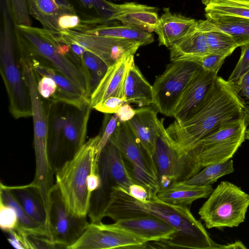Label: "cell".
Instances as JSON below:
<instances>
[{"instance_id":"obj_11","label":"cell","mask_w":249,"mask_h":249,"mask_svg":"<svg viewBox=\"0 0 249 249\" xmlns=\"http://www.w3.org/2000/svg\"><path fill=\"white\" fill-rule=\"evenodd\" d=\"M147 241L116 226L89 223L80 237L67 249H145Z\"/></svg>"},{"instance_id":"obj_15","label":"cell","mask_w":249,"mask_h":249,"mask_svg":"<svg viewBox=\"0 0 249 249\" xmlns=\"http://www.w3.org/2000/svg\"><path fill=\"white\" fill-rule=\"evenodd\" d=\"M217 74L202 67L188 83L175 110L173 116L180 124L185 122L205 98Z\"/></svg>"},{"instance_id":"obj_49","label":"cell","mask_w":249,"mask_h":249,"mask_svg":"<svg viewBox=\"0 0 249 249\" xmlns=\"http://www.w3.org/2000/svg\"><path fill=\"white\" fill-rule=\"evenodd\" d=\"M221 249H247L245 246L243 244V243L240 241H236L234 243H232L231 244H227V245H222L221 247Z\"/></svg>"},{"instance_id":"obj_9","label":"cell","mask_w":249,"mask_h":249,"mask_svg":"<svg viewBox=\"0 0 249 249\" xmlns=\"http://www.w3.org/2000/svg\"><path fill=\"white\" fill-rule=\"evenodd\" d=\"M62 41L75 44L99 57L108 67L122 58L135 54L142 46L138 41L116 37L88 34L73 30L58 32Z\"/></svg>"},{"instance_id":"obj_2","label":"cell","mask_w":249,"mask_h":249,"mask_svg":"<svg viewBox=\"0 0 249 249\" xmlns=\"http://www.w3.org/2000/svg\"><path fill=\"white\" fill-rule=\"evenodd\" d=\"M245 102L234 83L217 76L190 117L181 124L175 121L165 131L181 151L189 153L201 140L222 125L243 116Z\"/></svg>"},{"instance_id":"obj_14","label":"cell","mask_w":249,"mask_h":249,"mask_svg":"<svg viewBox=\"0 0 249 249\" xmlns=\"http://www.w3.org/2000/svg\"><path fill=\"white\" fill-rule=\"evenodd\" d=\"M29 58L38 76L50 77L57 85L56 93L50 104L60 103L79 109L89 104V98L78 85L51 66L36 58Z\"/></svg>"},{"instance_id":"obj_1","label":"cell","mask_w":249,"mask_h":249,"mask_svg":"<svg viewBox=\"0 0 249 249\" xmlns=\"http://www.w3.org/2000/svg\"><path fill=\"white\" fill-rule=\"evenodd\" d=\"M151 215L168 223L177 231L169 240L153 241V248L221 249L215 242L201 223L192 214L188 207L172 205L160 200L157 196L146 201L138 200L123 188L114 186L103 217L115 222L120 219Z\"/></svg>"},{"instance_id":"obj_18","label":"cell","mask_w":249,"mask_h":249,"mask_svg":"<svg viewBox=\"0 0 249 249\" xmlns=\"http://www.w3.org/2000/svg\"><path fill=\"white\" fill-rule=\"evenodd\" d=\"M158 112L156 109L148 106L141 107L136 109L134 116L128 121L136 137L152 159L157 137L164 128L163 120L159 119Z\"/></svg>"},{"instance_id":"obj_42","label":"cell","mask_w":249,"mask_h":249,"mask_svg":"<svg viewBox=\"0 0 249 249\" xmlns=\"http://www.w3.org/2000/svg\"><path fill=\"white\" fill-rule=\"evenodd\" d=\"M240 47L241 53L239 60L227 80L230 82H236L249 68V42Z\"/></svg>"},{"instance_id":"obj_31","label":"cell","mask_w":249,"mask_h":249,"mask_svg":"<svg viewBox=\"0 0 249 249\" xmlns=\"http://www.w3.org/2000/svg\"><path fill=\"white\" fill-rule=\"evenodd\" d=\"M205 15L249 18V0H202Z\"/></svg>"},{"instance_id":"obj_29","label":"cell","mask_w":249,"mask_h":249,"mask_svg":"<svg viewBox=\"0 0 249 249\" xmlns=\"http://www.w3.org/2000/svg\"><path fill=\"white\" fill-rule=\"evenodd\" d=\"M28 13L37 20L43 28L59 32L58 20L64 13H71L59 6L55 0H26Z\"/></svg>"},{"instance_id":"obj_26","label":"cell","mask_w":249,"mask_h":249,"mask_svg":"<svg viewBox=\"0 0 249 249\" xmlns=\"http://www.w3.org/2000/svg\"><path fill=\"white\" fill-rule=\"evenodd\" d=\"M171 61H190L209 53L204 33L197 25L187 35L173 43L169 47Z\"/></svg>"},{"instance_id":"obj_8","label":"cell","mask_w":249,"mask_h":249,"mask_svg":"<svg viewBox=\"0 0 249 249\" xmlns=\"http://www.w3.org/2000/svg\"><path fill=\"white\" fill-rule=\"evenodd\" d=\"M201 67L186 60L172 61L155 80L153 105L158 112L173 116L176 107L188 83Z\"/></svg>"},{"instance_id":"obj_51","label":"cell","mask_w":249,"mask_h":249,"mask_svg":"<svg viewBox=\"0 0 249 249\" xmlns=\"http://www.w3.org/2000/svg\"><path fill=\"white\" fill-rule=\"evenodd\" d=\"M244 118L247 126L249 125V101L245 103Z\"/></svg>"},{"instance_id":"obj_6","label":"cell","mask_w":249,"mask_h":249,"mask_svg":"<svg viewBox=\"0 0 249 249\" xmlns=\"http://www.w3.org/2000/svg\"><path fill=\"white\" fill-rule=\"evenodd\" d=\"M198 211L207 229L236 227L244 222L249 195L237 185L221 181Z\"/></svg>"},{"instance_id":"obj_20","label":"cell","mask_w":249,"mask_h":249,"mask_svg":"<svg viewBox=\"0 0 249 249\" xmlns=\"http://www.w3.org/2000/svg\"><path fill=\"white\" fill-rule=\"evenodd\" d=\"M116 20L123 24L157 33L160 26L158 9L134 2L117 4Z\"/></svg>"},{"instance_id":"obj_43","label":"cell","mask_w":249,"mask_h":249,"mask_svg":"<svg viewBox=\"0 0 249 249\" xmlns=\"http://www.w3.org/2000/svg\"><path fill=\"white\" fill-rule=\"evenodd\" d=\"M127 192L132 197L141 201L151 200L156 196V194L152 190L137 181L129 186Z\"/></svg>"},{"instance_id":"obj_27","label":"cell","mask_w":249,"mask_h":249,"mask_svg":"<svg viewBox=\"0 0 249 249\" xmlns=\"http://www.w3.org/2000/svg\"><path fill=\"white\" fill-rule=\"evenodd\" d=\"M123 158L121 151L109 141L102 151L98 164L107 171L117 185L127 191L136 181L131 176Z\"/></svg>"},{"instance_id":"obj_17","label":"cell","mask_w":249,"mask_h":249,"mask_svg":"<svg viewBox=\"0 0 249 249\" xmlns=\"http://www.w3.org/2000/svg\"><path fill=\"white\" fill-rule=\"evenodd\" d=\"M134 61V54L126 56L108 69L99 83L91 94L89 105L91 108L107 98H124L125 79L129 68Z\"/></svg>"},{"instance_id":"obj_13","label":"cell","mask_w":249,"mask_h":249,"mask_svg":"<svg viewBox=\"0 0 249 249\" xmlns=\"http://www.w3.org/2000/svg\"><path fill=\"white\" fill-rule=\"evenodd\" d=\"M110 141L121 151L131 167L140 170L157 179L153 159L144 148L128 122L119 121Z\"/></svg>"},{"instance_id":"obj_4","label":"cell","mask_w":249,"mask_h":249,"mask_svg":"<svg viewBox=\"0 0 249 249\" xmlns=\"http://www.w3.org/2000/svg\"><path fill=\"white\" fill-rule=\"evenodd\" d=\"M15 33L20 56L36 58L54 68L81 87L89 98L81 68L59 50L58 31L16 24Z\"/></svg>"},{"instance_id":"obj_52","label":"cell","mask_w":249,"mask_h":249,"mask_svg":"<svg viewBox=\"0 0 249 249\" xmlns=\"http://www.w3.org/2000/svg\"><path fill=\"white\" fill-rule=\"evenodd\" d=\"M245 138V140H249V128H247L246 130Z\"/></svg>"},{"instance_id":"obj_23","label":"cell","mask_w":249,"mask_h":249,"mask_svg":"<svg viewBox=\"0 0 249 249\" xmlns=\"http://www.w3.org/2000/svg\"><path fill=\"white\" fill-rule=\"evenodd\" d=\"M91 108L89 104L82 109L75 107L74 111L68 110L64 112L61 146L66 143L72 148L74 154L85 142Z\"/></svg>"},{"instance_id":"obj_19","label":"cell","mask_w":249,"mask_h":249,"mask_svg":"<svg viewBox=\"0 0 249 249\" xmlns=\"http://www.w3.org/2000/svg\"><path fill=\"white\" fill-rule=\"evenodd\" d=\"M100 18L96 19L81 20L75 30L88 34L116 37L136 41L145 46L154 39L151 32L125 25H108Z\"/></svg>"},{"instance_id":"obj_39","label":"cell","mask_w":249,"mask_h":249,"mask_svg":"<svg viewBox=\"0 0 249 249\" xmlns=\"http://www.w3.org/2000/svg\"><path fill=\"white\" fill-rule=\"evenodd\" d=\"M227 57L215 53H209L206 55L191 59L206 71L217 73Z\"/></svg>"},{"instance_id":"obj_30","label":"cell","mask_w":249,"mask_h":249,"mask_svg":"<svg viewBox=\"0 0 249 249\" xmlns=\"http://www.w3.org/2000/svg\"><path fill=\"white\" fill-rule=\"evenodd\" d=\"M197 25L205 34L209 53L227 57L238 47L230 35L215 28L206 19L197 20Z\"/></svg>"},{"instance_id":"obj_35","label":"cell","mask_w":249,"mask_h":249,"mask_svg":"<svg viewBox=\"0 0 249 249\" xmlns=\"http://www.w3.org/2000/svg\"><path fill=\"white\" fill-rule=\"evenodd\" d=\"M51 124L49 123V151L52 166L55 171V163L58 162L63 133L64 112L55 109Z\"/></svg>"},{"instance_id":"obj_33","label":"cell","mask_w":249,"mask_h":249,"mask_svg":"<svg viewBox=\"0 0 249 249\" xmlns=\"http://www.w3.org/2000/svg\"><path fill=\"white\" fill-rule=\"evenodd\" d=\"M81 62V69L86 78L90 96L105 74L108 67L99 57L88 51L84 53Z\"/></svg>"},{"instance_id":"obj_45","label":"cell","mask_w":249,"mask_h":249,"mask_svg":"<svg viewBox=\"0 0 249 249\" xmlns=\"http://www.w3.org/2000/svg\"><path fill=\"white\" fill-rule=\"evenodd\" d=\"M81 22L76 13H64L59 18L58 26L59 31L65 30H74Z\"/></svg>"},{"instance_id":"obj_46","label":"cell","mask_w":249,"mask_h":249,"mask_svg":"<svg viewBox=\"0 0 249 249\" xmlns=\"http://www.w3.org/2000/svg\"><path fill=\"white\" fill-rule=\"evenodd\" d=\"M136 109H133L128 103L124 104L115 113L121 123H124L130 120L135 115Z\"/></svg>"},{"instance_id":"obj_50","label":"cell","mask_w":249,"mask_h":249,"mask_svg":"<svg viewBox=\"0 0 249 249\" xmlns=\"http://www.w3.org/2000/svg\"><path fill=\"white\" fill-rule=\"evenodd\" d=\"M237 92L240 97H243L249 101V86L241 88L237 90Z\"/></svg>"},{"instance_id":"obj_38","label":"cell","mask_w":249,"mask_h":249,"mask_svg":"<svg viewBox=\"0 0 249 249\" xmlns=\"http://www.w3.org/2000/svg\"><path fill=\"white\" fill-rule=\"evenodd\" d=\"M18 225V219L15 210L0 200V227L8 232Z\"/></svg>"},{"instance_id":"obj_24","label":"cell","mask_w":249,"mask_h":249,"mask_svg":"<svg viewBox=\"0 0 249 249\" xmlns=\"http://www.w3.org/2000/svg\"><path fill=\"white\" fill-rule=\"evenodd\" d=\"M213 191L211 185H193L180 181L159 191L156 196L160 200L166 203L188 207L196 200L208 197Z\"/></svg>"},{"instance_id":"obj_36","label":"cell","mask_w":249,"mask_h":249,"mask_svg":"<svg viewBox=\"0 0 249 249\" xmlns=\"http://www.w3.org/2000/svg\"><path fill=\"white\" fill-rule=\"evenodd\" d=\"M86 8L93 9L106 22L116 20L118 13L117 4L107 0H80Z\"/></svg>"},{"instance_id":"obj_32","label":"cell","mask_w":249,"mask_h":249,"mask_svg":"<svg viewBox=\"0 0 249 249\" xmlns=\"http://www.w3.org/2000/svg\"><path fill=\"white\" fill-rule=\"evenodd\" d=\"M0 200L15 210L18 219V226L33 233L41 234L48 236L45 227L36 222L26 213L6 185L0 182Z\"/></svg>"},{"instance_id":"obj_44","label":"cell","mask_w":249,"mask_h":249,"mask_svg":"<svg viewBox=\"0 0 249 249\" xmlns=\"http://www.w3.org/2000/svg\"><path fill=\"white\" fill-rule=\"evenodd\" d=\"M125 103L124 98L111 96L98 103L93 108L106 114H114Z\"/></svg>"},{"instance_id":"obj_37","label":"cell","mask_w":249,"mask_h":249,"mask_svg":"<svg viewBox=\"0 0 249 249\" xmlns=\"http://www.w3.org/2000/svg\"><path fill=\"white\" fill-rule=\"evenodd\" d=\"M119 123L117 115L114 113L113 115H106L104 118L102 128L99 134V140L96 149L95 161L98 162L100 155L109 142Z\"/></svg>"},{"instance_id":"obj_28","label":"cell","mask_w":249,"mask_h":249,"mask_svg":"<svg viewBox=\"0 0 249 249\" xmlns=\"http://www.w3.org/2000/svg\"><path fill=\"white\" fill-rule=\"evenodd\" d=\"M205 17L213 27L230 35L238 47L249 42V18L224 15Z\"/></svg>"},{"instance_id":"obj_5","label":"cell","mask_w":249,"mask_h":249,"mask_svg":"<svg viewBox=\"0 0 249 249\" xmlns=\"http://www.w3.org/2000/svg\"><path fill=\"white\" fill-rule=\"evenodd\" d=\"M0 69L9 99V110L16 119L32 116L30 98L20 65L16 60L13 19L9 0H1Z\"/></svg>"},{"instance_id":"obj_41","label":"cell","mask_w":249,"mask_h":249,"mask_svg":"<svg viewBox=\"0 0 249 249\" xmlns=\"http://www.w3.org/2000/svg\"><path fill=\"white\" fill-rule=\"evenodd\" d=\"M38 77L40 78L39 80L37 78L38 92L42 99L48 100L50 104L56 93L57 85L54 80L50 77L46 76Z\"/></svg>"},{"instance_id":"obj_40","label":"cell","mask_w":249,"mask_h":249,"mask_svg":"<svg viewBox=\"0 0 249 249\" xmlns=\"http://www.w3.org/2000/svg\"><path fill=\"white\" fill-rule=\"evenodd\" d=\"M10 1L15 23L31 26L26 0H10Z\"/></svg>"},{"instance_id":"obj_3","label":"cell","mask_w":249,"mask_h":249,"mask_svg":"<svg viewBox=\"0 0 249 249\" xmlns=\"http://www.w3.org/2000/svg\"><path fill=\"white\" fill-rule=\"evenodd\" d=\"M99 135L89 139L55 171V184L68 209L79 217L88 215L91 193L88 177L95 161Z\"/></svg>"},{"instance_id":"obj_48","label":"cell","mask_w":249,"mask_h":249,"mask_svg":"<svg viewBox=\"0 0 249 249\" xmlns=\"http://www.w3.org/2000/svg\"><path fill=\"white\" fill-rule=\"evenodd\" d=\"M237 90L241 88L249 86V68L234 83Z\"/></svg>"},{"instance_id":"obj_10","label":"cell","mask_w":249,"mask_h":249,"mask_svg":"<svg viewBox=\"0 0 249 249\" xmlns=\"http://www.w3.org/2000/svg\"><path fill=\"white\" fill-rule=\"evenodd\" d=\"M157 179L162 176L176 182L185 181L200 171L193 151L181 152L170 138L164 128L158 135L153 155Z\"/></svg>"},{"instance_id":"obj_34","label":"cell","mask_w":249,"mask_h":249,"mask_svg":"<svg viewBox=\"0 0 249 249\" xmlns=\"http://www.w3.org/2000/svg\"><path fill=\"white\" fill-rule=\"evenodd\" d=\"M233 160L231 159L218 163L208 165L196 174L184 181L193 185H211L220 178L233 172Z\"/></svg>"},{"instance_id":"obj_12","label":"cell","mask_w":249,"mask_h":249,"mask_svg":"<svg viewBox=\"0 0 249 249\" xmlns=\"http://www.w3.org/2000/svg\"><path fill=\"white\" fill-rule=\"evenodd\" d=\"M49 228L52 240L59 248L67 249L82 235L89 223L67 207L55 183L50 195Z\"/></svg>"},{"instance_id":"obj_22","label":"cell","mask_w":249,"mask_h":249,"mask_svg":"<svg viewBox=\"0 0 249 249\" xmlns=\"http://www.w3.org/2000/svg\"><path fill=\"white\" fill-rule=\"evenodd\" d=\"M6 186L26 213L36 222L45 227L48 236L52 239L45 206L37 188L32 182L22 186Z\"/></svg>"},{"instance_id":"obj_7","label":"cell","mask_w":249,"mask_h":249,"mask_svg":"<svg viewBox=\"0 0 249 249\" xmlns=\"http://www.w3.org/2000/svg\"><path fill=\"white\" fill-rule=\"evenodd\" d=\"M247 128L244 117L240 116L201 140L193 150L200 169L231 159L245 140Z\"/></svg>"},{"instance_id":"obj_21","label":"cell","mask_w":249,"mask_h":249,"mask_svg":"<svg viewBox=\"0 0 249 249\" xmlns=\"http://www.w3.org/2000/svg\"><path fill=\"white\" fill-rule=\"evenodd\" d=\"M163 12L160 18V26L157 35L159 45L169 48L193 30L196 25L197 20L172 13L168 8H164Z\"/></svg>"},{"instance_id":"obj_53","label":"cell","mask_w":249,"mask_h":249,"mask_svg":"<svg viewBox=\"0 0 249 249\" xmlns=\"http://www.w3.org/2000/svg\"><path fill=\"white\" fill-rule=\"evenodd\" d=\"M108 0L119 1V0Z\"/></svg>"},{"instance_id":"obj_16","label":"cell","mask_w":249,"mask_h":249,"mask_svg":"<svg viewBox=\"0 0 249 249\" xmlns=\"http://www.w3.org/2000/svg\"><path fill=\"white\" fill-rule=\"evenodd\" d=\"M114 224L147 242L171 240L177 232L172 226L151 215L122 219Z\"/></svg>"},{"instance_id":"obj_25","label":"cell","mask_w":249,"mask_h":249,"mask_svg":"<svg viewBox=\"0 0 249 249\" xmlns=\"http://www.w3.org/2000/svg\"><path fill=\"white\" fill-rule=\"evenodd\" d=\"M124 99L126 103L139 107L153 104V86L144 78L134 61L128 69L124 86Z\"/></svg>"},{"instance_id":"obj_47","label":"cell","mask_w":249,"mask_h":249,"mask_svg":"<svg viewBox=\"0 0 249 249\" xmlns=\"http://www.w3.org/2000/svg\"><path fill=\"white\" fill-rule=\"evenodd\" d=\"M101 181L98 171L92 168L88 177V189L91 194L100 187Z\"/></svg>"}]
</instances>
